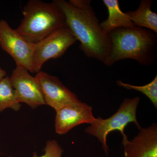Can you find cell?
I'll list each match as a JSON object with an SVG mask.
<instances>
[{
	"instance_id": "6da1fadb",
	"label": "cell",
	"mask_w": 157,
	"mask_h": 157,
	"mask_svg": "<svg viewBox=\"0 0 157 157\" xmlns=\"http://www.w3.org/2000/svg\"><path fill=\"white\" fill-rule=\"evenodd\" d=\"M64 14L66 26L80 42L79 48L90 58L105 63L109 55L111 43L90 0H54Z\"/></svg>"
},
{
	"instance_id": "7a4b0ae2",
	"label": "cell",
	"mask_w": 157,
	"mask_h": 157,
	"mask_svg": "<svg viewBox=\"0 0 157 157\" xmlns=\"http://www.w3.org/2000/svg\"><path fill=\"white\" fill-rule=\"evenodd\" d=\"M111 48L104 64L112 66L116 62L132 59L144 66L154 63L156 57L157 34L138 27L119 28L108 34Z\"/></svg>"
},
{
	"instance_id": "3957f363",
	"label": "cell",
	"mask_w": 157,
	"mask_h": 157,
	"mask_svg": "<svg viewBox=\"0 0 157 157\" xmlns=\"http://www.w3.org/2000/svg\"><path fill=\"white\" fill-rule=\"evenodd\" d=\"M23 18L15 29L28 42L36 44L66 26L63 12L54 1L30 0L24 7Z\"/></svg>"
},
{
	"instance_id": "277c9868",
	"label": "cell",
	"mask_w": 157,
	"mask_h": 157,
	"mask_svg": "<svg viewBox=\"0 0 157 157\" xmlns=\"http://www.w3.org/2000/svg\"><path fill=\"white\" fill-rule=\"evenodd\" d=\"M139 101L140 98L138 97L125 98L114 114L106 119L100 117L96 118L95 121L85 130L86 133L98 138L107 155L109 153L107 138L109 133L113 131H119L122 135L123 140L128 139L124 132V129L128 124L134 123L138 130L141 128L136 116Z\"/></svg>"
},
{
	"instance_id": "5b68a950",
	"label": "cell",
	"mask_w": 157,
	"mask_h": 157,
	"mask_svg": "<svg viewBox=\"0 0 157 157\" xmlns=\"http://www.w3.org/2000/svg\"><path fill=\"white\" fill-rule=\"evenodd\" d=\"M77 41L66 26L35 44L33 57L34 73L41 71L45 62L50 59L58 58Z\"/></svg>"
},
{
	"instance_id": "8992f818",
	"label": "cell",
	"mask_w": 157,
	"mask_h": 157,
	"mask_svg": "<svg viewBox=\"0 0 157 157\" xmlns=\"http://www.w3.org/2000/svg\"><path fill=\"white\" fill-rule=\"evenodd\" d=\"M0 46L20 66L34 73L33 57L35 44L23 39L5 20H0Z\"/></svg>"
},
{
	"instance_id": "52a82bcc",
	"label": "cell",
	"mask_w": 157,
	"mask_h": 157,
	"mask_svg": "<svg viewBox=\"0 0 157 157\" xmlns=\"http://www.w3.org/2000/svg\"><path fill=\"white\" fill-rule=\"evenodd\" d=\"M24 67L16 66L10 77V82L15 91L17 101L31 108L45 104L42 90L36 77Z\"/></svg>"
},
{
	"instance_id": "ba28073f",
	"label": "cell",
	"mask_w": 157,
	"mask_h": 157,
	"mask_svg": "<svg viewBox=\"0 0 157 157\" xmlns=\"http://www.w3.org/2000/svg\"><path fill=\"white\" fill-rule=\"evenodd\" d=\"M35 77L42 90L45 104L56 111L80 101L77 96L66 87L56 76L40 71Z\"/></svg>"
},
{
	"instance_id": "9c48e42d",
	"label": "cell",
	"mask_w": 157,
	"mask_h": 157,
	"mask_svg": "<svg viewBox=\"0 0 157 157\" xmlns=\"http://www.w3.org/2000/svg\"><path fill=\"white\" fill-rule=\"evenodd\" d=\"M56 132L59 135H64L74 127L83 124H91L96 118L93 108L81 101L69 104L56 111Z\"/></svg>"
},
{
	"instance_id": "30bf717a",
	"label": "cell",
	"mask_w": 157,
	"mask_h": 157,
	"mask_svg": "<svg viewBox=\"0 0 157 157\" xmlns=\"http://www.w3.org/2000/svg\"><path fill=\"white\" fill-rule=\"evenodd\" d=\"M124 157H157V124L139 130L132 140H122Z\"/></svg>"
},
{
	"instance_id": "8fae6325",
	"label": "cell",
	"mask_w": 157,
	"mask_h": 157,
	"mask_svg": "<svg viewBox=\"0 0 157 157\" xmlns=\"http://www.w3.org/2000/svg\"><path fill=\"white\" fill-rule=\"evenodd\" d=\"M108 11V18L101 23V27L105 33L119 28L132 27L135 25L127 13L123 12L118 0H104L103 1Z\"/></svg>"
},
{
	"instance_id": "7c38bea8",
	"label": "cell",
	"mask_w": 157,
	"mask_h": 157,
	"mask_svg": "<svg viewBox=\"0 0 157 157\" xmlns=\"http://www.w3.org/2000/svg\"><path fill=\"white\" fill-rule=\"evenodd\" d=\"M152 1L142 0L134 11L126 12L135 26L148 29L157 34V14L151 10Z\"/></svg>"
},
{
	"instance_id": "4fadbf2b",
	"label": "cell",
	"mask_w": 157,
	"mask_h": 157,
	"mask_svg": "<svg viewBox=\"0 0 157 157\" xmlns=\"http://www.w3.org/2000/svg\"><path fill=\"white\" fill-rule=\"evenodd\" d=\"M21 105L17 101L15 91L10 82V77L6 76L0 81V112L7 108L17 111Z\"/></svg>"
},
{
	"instance_id": "5bb4252c",
	"label": "cell",
	"mask_w": 157,
	"mask_h": 157,
	"mask_svg": "<svg viewBox=\"0 0 157 157\" xmlns=\"http://www.w3.org/2000/svg\"><path fill=\"white\" fill-rule=\"evenodd\" d=\"M117 84L128 90H134L142 93L150 100L155 108H157V76L149 83L145 85L138 86L125 83L121 80L117 81Z\"/></svg>"
},
{
	"instance_id": "9a60e30c",
	"label": "cell",
	"mask_w": 157,
	"mask_h": 157,
	"mask_svg": "<svg viewBox=\"0 0 157 157\" xmlns=\"http://www.w3.org/2000/svg\"><path fill=\"white\" fill-rule=\"evenodd\" d=\"M44 151L45 154L40 156L37 155L36 152H34L33 157H62L63 150L59 145L57 141L51 140L47 141Z\"/></svg>"
},
{
	"instance_id": "2e32d148",
	"label": "cell",
	"mask_w": 157,
	"mask_h": 157,
	"mask_svg": "<svg viewBox=\"0 0 157 157\" xmlns=\"http://www.w3.org/2000/svg\"><path fill=\"white\" fill-rule=\"evenodd\" d=\"M6 76V72L0 67V81Z\"/></svg>"
}]
</instances>
